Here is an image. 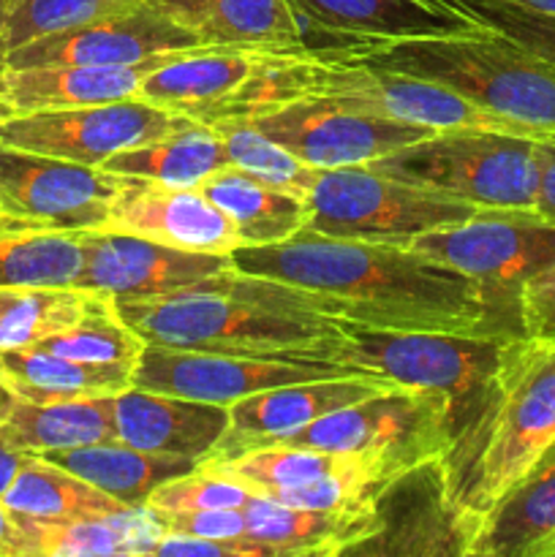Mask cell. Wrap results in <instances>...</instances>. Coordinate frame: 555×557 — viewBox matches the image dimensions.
Listing matches in <instances>:
<instances>
[{
  "label": "cell",
  "mask_w": 555,
  "mask_h": 557,
  "mask_svg": "<svg viewBox=\"0 0 555 557\" xmlns=\"http://www.w3.org/2000/svg\"><path fill=\"white\" fill-rule=\"evenodd\" d=\"M0 379L20 400L54 403L120 395L131 389L134 368L76 362L38 346L0 348Z\"/></svg>",
  "instance_id": "f1b7e54d"
},
{
  "label": "cell",
  "mask_w": 555,
  "mask_h": 557,
  "mask_svg": "<svg viewBox=\"0 0 555 557\" xmlns=\"http://www.w3.org/2000/svg\"><path fill=\"white\" fill-rule=\"evenodd\" d=\"M185 123L188 117L128 98L92 107L5 114L0 120V145L85 166H103L118 152L150 145Z\"/></svg>",
  "instance_id": "8fae6325"
},
{
  "label": "cell",
  "mask_w": 555,
  "mask_h": 557,
  "mask_svg": "<svg viewBox=\"0 0 555 557\" xmlns=\"http://www.w3.org/2000/svg\"><path fill=\"white\" fill-rule=\"evenodd\" d=\"M25 539V557H134L152 555L161 525L147 506L103 520L44 522L14 515Z\"/></svg>",
  "instance_id": "484cf974"
},
{
  "label": "cell",
  "mask_w": 555,
  "mask_h": 557,
  "mask_svg": "<svg viewBox=\"0 0 555 557\" xmlns=\"http://www.w3.org/2000/svg\"><path fill=\"white\" fill-rule=\"evenodd\" d=\"M555 555V449L479 517L471 557Z\"/></svg>",
  "instance_id": "cb8c5ba5"
},
{
  "label": "cell",
  "mask_w": 555,
  "mask_h": 557,
  "mask_svg": "<svg viewBox=\"0 0 555 557\" xmlns=\"http://www.w3.org/2000/svg\"><path fill=\"white\" fill-rule=\"evenodd\" d=\"M5 114H9V109H5V107H3V103H0V120H3V117H5Z\"/></svg>",
  "instance_id": "816d5d0a"
},
{
  "label": "cell",
  "mask_w": 555,
  "mask_h": 557,
  "mask_svg": "<svg viewBox=\"0 0 555 557\" xmlns=\"http://www.w3.org/2000/svg\"><path fill=\"white\" fill-rule=\"evenodd\" d=\"M346 58L435 82L542 139L555 136V63L490 27L365 44Z\"/></svg>",
  "instance_id": "3957f363"
},
{
  "label": "cell",
  "mask_w": 555,
  "mask_h": 557,
  "mask_svg": "<svg viewBox=\"0 0 555 557\" xmlns=\"http://www.w3.org/2000/svg\"><path fill=\"white\" fill-rule=\"evenodd\" d=\"M14 5H16V0H0V33H3V27H5V22H9Z\"/></svg>",
  "instance_id": "681fc988"
},
{
  "label": "cell",
  "mask_w": 555,
  "mask_h": 557,
  "mask_svg": "<svg viewBox=\"0 0 555 557\" xmlns=\"http://www.w3.org/2000/svg\"><path fill=\"white\" fill-rule=\"evenodd\" d=\"M120 174L0 145V212L60 232H96L107 221Z\"/></svg>",
  "instance_id": "5bb4252c"
},
{
  "label": "cell",
  "mask_w": 555,
  "mask_h": 557,
  "mask_svg": "<svg viewBox=\"0 0 555 557\" xmlns=\"http://www.w3.org/2000/svg\"><path fill=\"white\" fill-rule=\"evenodd\" d=\"M152 520L163 533L196 539H243L245 511L243 509H201V511H152Z\"/></svg>",
  "instance_id": "60d3db41"
},
{
  "label": "cell",
  "mask_w": 555,
  "mask_h": 557,
  "mask_svg": "<svg viewBox=\"0 0 555 557\" xmlns=\"http://www.w3.org/2000/svg\"><path fill=\"white\" fill-rule=\"evenodd\" d=\"M308 25L354 44L457 36L479 22L455 0H292Z\"/></svg>",
  "instance_id": "d6986e66"
},
{
  "label": "cell",
  "mask_w": 555,
  "mask_h": 557,
  "mask_svg": "<svg viewBox=\"0 0 555 557\" xmlns=\"http://www.w3.org/2000/svg\"><path fill=\"white\" fill-rule=\"evenodd\" d=\"M14 403H16V395L3 384V379H0V422H5V417L11 413Z\"/></svg>",
  "instance_id": "7dc6e473"
},
{
  "label": "cell",
  "mask_w": 555,
  "mask_h": 557,
  "mask_svg": "<svg viewBox=\"0 0 555 557\" xmlns=\"http://www.w3.org/2000/svg\"><path fill=\"white\" fill-rule=\"evenodd\" d=\"M408 248L477 281L495 335L522 337L520 299L528 283L555 264V223L536 212L482 210L411 239Z\"/></svg>",
  "instance_id": "52a82bcc"
},
{
  "label": "cell",
  "mask_w": 555,
  "mask_h": 557,
  "mask_svg": "<svg viewBox=\"0 0 555 557\" xmlns=\"http://www.w3.org/2000/svg\"><path fill=\"white\" fill-rule=\"evenodd\" d=\"M341 375L365 373L321 359L226 357V354L183 351V348L145 343V351L136 359L131 386L185 397V400L212 403V406H234L256 392L305 384V381L341 379Z\"/></svg>",
  "instance_id": "7c38bea8"
},
{
  "label": "cell",
  "mask_w": 555,
  "mask_h": 557,
  "mask_svg": "<svg viewBox=\"0 0 555 557\" xmlns=\"http://www.w3.org/2000/svg\"><path fill=\"white\" fill-rule=\"evenodd\" d=\"M455 3H460L482 27H490L555 63V16L528 9L515 0H455Z\"/></svg>",
  "instance_id": "f35d334b"
},
{
  "label": "cell",
  "mask_w": 555,
  "mask_h": 557,
  "mask_svg": "<svg viewBox=\"0 0 555 557\" xmlns=\"http://www.w3.org/2000/svg\"><path fill=\"white\" fill-rule=\"evenodd\" d=\"M0 557H25V539L14 511L0 498Z\"/></svg>",
  "instance_id": "f6af8a7d"
},
{
  "label": "cell",
  "mask_w": 555,
  "mask_h": 557,
  "mask_svg": "<svg viewBox=\"0 0 555 557\" xmlns=\"http://www.w3.org/2000/svg\"><path fill=\"white\" fill-rule=\"evenodd\" d=\"M553 557H555V555H553Z\"/></svg>",
  "instance_id": "db71d44e"
},
{
  "label": "cell",
  "mask_w": 555,
  "mask_h": 557,
  "mask_svg": "<svg viewBox=\"0 0 555 557\" xmlns=\"http://www.w3.org/2000/svg\"><path fill=\"white\" fill-rule=\"evenodd\" d=\"M522 337L555 348V264L533 277L520 299Z\"/></svg>",
  "instance_id": "b9f144b4"
},
{
  "label": "cell",
  "mask_w": 555,
  "mask_h": 557,
  "mask_svg": "<svg viewBox=\"0 0 555 557\" xmlns=\"http://www.w3.org/2000/svg\"><path fill=\"white\" fill-rule=\"evenodd\" d=\"M38 348L76 359V362L128 364V368H136V359L145 351V341L120 319L118 299H109L103 308L87 315L82 324L38 343Z\"/></svg>",
  "instance_id": "8d00e7d4"
},
{
  "label": "cell",
  "mask_w": 555,
  "mask_h": 557,
  "mask_svg": "<svg viewBox=\"0 0 555 557\" xmlns=\"http://www.w3.org/2000/svg\"><path fill=\"white\" fill-rule=\"evenodd\" d=\"M515 3L528 5V9L533 11H542V14L547 16H555V0H515Z\"/></svg>",
  "instance_id": "c3c4849f"
},
{
  "label": "cell",
  "mask_w": 555,
  "mask_h": 557,
  "mask_svg": "<svg viewBox=\"0 0 555 557\" xmlns=\"http://www.w3.org/2000/svg\"><path fill=\"white\" fill-rule=\"evenodd\" d=\"M386 386L392 384L379 375H341V379H319L256 392L229 406L232 424L205 462L232 460L243 451L261 449L270 441L319 422L321 417L379 395Z\"/></svg>",
  "instance_id": "ac0fdd59"
},
{
  "label": "cell",
  "mask_w": 555,
  "mask_h": 557,
  "mask_svg": "<svg viewBox=\"0 0 555 557\" xmlns=\"http://www.w3.org/2000/svg\"><path fill=\"white\" fill-rule=\"evenodd\" d=\"M370 169L455 196L479 210L533 212L539 139L479 128L435 131L379 158Z\"/></svg>",
  "instance_id": "8992f818"
},
{
  "label": "cell",
  "mask_w": 555,
  "mask_h": 557,
  "mask_svg": "<svg viewBox=\"0 0 555 557\" xmlns=\"http://www.w3.org/2000/svg\"><path fill=\"white\" fill-rule=\"evenodd\" d=\"M114 299L87 288H22L11 294L0 315V348H30L71 326Z\"/></svg>",
  "instance_id": "e575fe53"
},
{
  "label": "cell",
  "mask_w": 555,
  "mask_h": 557,
  "mask_svg": "<svg viewBox=\"0 0 555 557\" xmlns=\"http://www.w3.org/2000/svg\"><path fill=\"white\" fill-rule=\"evenodd\" d=\"M267 446L365 455L379 460L395 476L430 457L449 455L455 446V419L449 400L439 392L392 384L379 395L321 417L319 422Z\"/></svg>",
  "instance_id": "9c48e42d"
},
{
  "label": "cell",
  "mask_w": 555,
  "mask_h": 557,
  "mask_svg": "<svg viewBox=\"0 0 555 557\" xmlns=\"http://www.w3.org/2000/svg\"><path fill=\"white\" fill-rule=\"evenodd\" d=\"M205 47L261 54H303V20L292 0H147Z\"/></svg>",
  "instance_id": "44dd1931"
},
{
  "label": "cell",
  "mask_w": 555,
  "mask_h": 557,
  "mask_svg": "<svg viewBox=\"0 0 555 557\" xmlns=\"http://www.w3.org/2000/svg\"><path fill=\"white\" fill-rule=\"evenodd\" d=\"M555 446V348L517 341L482 438L452 479L457 500L482 517Z\"/></svg>",
  "instance_id": "5b68a950"
},
{
  "label": "cell",
  "mask_w": 555,
  "mask_h": 557,
  "mask_svg": "<svg viewBox=\"0 0 555 557\" xmlns=\"http://www.w3.org/2000/svg\"><path fill=\"white\" fill-rule=\"evenodd\" d=\"M229 166L221 134L210 123L190 120L172 134L118 152L101 169L120 177L152 180L174 188H199L212 172Z\"/></svg>",
  "instance_id": "1f68e13d"
},
{
  "label": "cell",
  "mask_w": 555,
  "mask_h": 557,
  "mask_svg": "<svg viewBox=\"0 0 555 557\" xmlns=\"http://www.w3.org/2000/svg\"><path fill=\"white\" fill-rule=\"evenodd\" d=\"M205 44L183 25L141 0L136 9L107 20L87 22L71 30L52 33L11 49L0 58V69L33 65H136L163 52H185Z\"/></svg>",
  "instance_id": "9a60e30c"
},
{
  "label": "cell",
  "mask_w": 555,
  "mask_h": 557,
  "mask_svg": "<svg viewBox=\"0 0 555 557\" xmlns=\"http://www.w3.org/2000/svg\"><path fill=\"white\" fill-rule=\"evenodd\" d=\"M96 232L131 234L194 253L232 256L243 245L234 223L201 188H174L139 177H120L107 221Z\"/></svg>",
  "instance_id": "e0dca14e"
},
{
  "label": "cell",
  "mask_w": 555,
  "mask_h": 557,
  "mask_svg": "<svg viewBox=\"0 0 555 557\" xmlns=\"http://www.w3.org/2000/svg\"><path fill=\"white\" fill-rule=\"evenodd\" d=\"M337 330L341 337L326 357L330 362L408 389L439 392L449 400L455 446L444 462L455 479L488 428L511 348L522 337L379 330L346 319H337Z\"/></svg>",
  "instance_id": "7a4b0ae2"
},
{
  "label": "cell",
  "mask_w": 555,
  "mask_h": 557,
  "mask_svg": "<svg viewBox=\"0 0 555 557\" xmlns=\"http://www.w3.org/2000/svg\"><path fill=\"white\" fill-rule=\"evenodd\" d=\"M118 310L145 343L226 357L330 362L326 357L341 337L337 319L272 310L199 288L169 297L118 299Z\"/></svg>",
  "instance_id": "277c9868"
},
{
  "label": "cell",
  "mask_w": 555,
  "mask_h": 557,
  "mask_svg": "<svg viewBox=\"0 0 555 557\" xmlns=\"http://www.w3.org/2000/svg\"><path fill=\"white\" fill-rule=\"evenodd\" d=\"M199 188L234 223L243 245L283 243L308 226L305 196L264 183L237 166L218 169Z\"/></svg>",
  "instance_id": "4316f807"
},
{
  "label": "cell",
  "mask_w": 555,
  "mask_h": 557,
  "mask_svg": "<svg viewBox=\"0 0 555 557\" xmlns=\"http://www.w3.org/2000/svg\"><path fill=\"white\" fill-rule=\"evenodd\" d=\"M85 272L79 234L0 212V288H71Z\"/></svg>",
  "instance_id": "4dcf8cb0"
},
{
  "label": "cell",
  "mask_w": 555,
  "mask_h": 557,
  "mask_svg": "<svg viewBox=\"0 0 555 557\" xmlns=\"http://www.w3.org/2000/svg\"><path fill=\"white\" fill-rule=\"evenodd\" d=\"M38 457L85 479L87 484L123 506H145L147 498L169 479L199 468V460H190V457L152 455V451L134 449L123 441H103V444L79 446V449L47 451Z\"/></svg>",
  "instance_id": "83f0119b"
},
{
  "label": "cell",
  "mask_w": 555,
  "mask_h": 557,
  "mask_svg": "<svg viewBox=\"0 0 555 557\" xmlns=\"http://www.w3.org/2000/svg\"><path fill=\"white\" fill-rule=\"evenodd\" d=\"M3 504L14 515L44 522L103 520L134 509L38 455H27V460L22 462L14 482L3 493Z\"/></svg>",
  "instance_id": "d6a6232c"
},
{
  "label": "cell",
  "mask_w": 555,
  "mask_h": 557,
  "mask_svg": "<svg viewBox=\"0 0 555 557\" xmlns=\"http://www.w3.org/2000/svg\"><path fill=\"white\" fill-rule=\"evenodd\" d=\"M232 424L229 406L185 400L161 392L131 389L114 395L118 441L152 455L205 462Z\"/></svg>",
  "instance_id": "ffe728a7"
},
{
  "label": "cell",
  "mask_w": 555,
  "mask_h": 557,
  "mask_svg": "<svg viewBox=\"0 0 555 557\" xmlns=\"http://www.w3.org/2000/svg\"><path fill=\"white\" fill-rule=\"evenodd\" d=\"M250 500V493L237 482L215 476L205 468H194L177 479L156 490L147 498V509L152 511H201V509H243Z\"/></svg>",
  "instance_id": "ab89813d"
},
{
  "label": "cell",
  "mask_w": 555,
  "mask_h": 557,
  "mask_svg": "<svg viewBox=\"0 0 555 557\" xmlns=\"http://www.w3.org/2000/svg\"><path fill=\"white\" fill-rule=\"evenodd\" d=\"M212 128L221 134L223 152H226L229 166H237L264 183L278 185L292 194L308 196L310 183L316 177V169L299 161L297 156L272 141L261 131H256L248 120L243 117H223L212 120Z\"/></svg>",
  "instance_id": "d590c367"
},
{
  "label": "cell",
  "mask_w": 555,
  "mask_h": 557,
  "mask_svg": "<svg viewBox=\"0 0 555 557\" xmlns=\"http://www.w3.org/2000/svg\"><path fill=\"white\" fill-rule=\"evenodd\" d=\"M156 557H275L267 544L254 539H196L180 533H161Z\"/></svg>",
  "instance_id": "7bdbcfd3"
},
{
  "label": "cell",
  "mask_w": 555,
  "mask_h": 557,
  "mask_svg": "<svg viewBox=\"0 0 555 557\" xmlns=\"http://www.w3.org/2000/svg\"><path fill=\"white\" fill-rule=\"evenodd\" d=\"M553 449H555V446H553ZM553 449H550V451H553Z\"/></svg>",
  "instance_id": "f5cc1de1"
},
{
  "label": "cell",
  "mask_w": 555,
  "mask_h": 557,
  "mask_svg": "<svg viewBox=\"0 0 555 557\" xmlns=\"http://www.w3.org/2000/svg\"><path fill=\"white\" fill-rule=\"evenodd\" d=\"M373 531L351 557H471L479 517L457 500L444 457L395 473L370 500Z\"/></svg>",
  "instance_id": "30bf717a"
},
{
  "label": "cell",
  "mask_w": 555,
  "mask_h": 557,
  "mask_svg": "<svg viewBox=\"0 0 555 557\" xmlns=\"http://www.w3.org/2000/svg\"><path fill=\"white\" fill-rule=\"evenodd\" d=\"M25 460H27V451L16 449V446L9 444V438L0 433V498H3V493L9 490V484L14 482L16 471H20Z\"/></svg>",
  "instance_id": "bcb514c9"
},
{
  "label": "cell",
  "mask_w": 555,
  "mask_h": 557,
  "mask_svg": "<svg viewBox=\"0 0 555 557\" xmlns=\"http://www.w3.org/2000/svg\"><path fill=\"white\" fill-rule=\"evenodd\" d=\"M85 272L76 288L112 294L114 299H152L188 292L234 270L232 256L194 253L114 232H82Z\"/></svg>",
  "instance_id": "2e32d148"
},
{
  "label": "cell",
  "mask_w": 555,
  "mask_h": 557,
  "mask_svg": "<svg viewBox=\"0 0 555 557\" xmlns=\"http://www.w3.org/2000/svg\"><path fill=\"white\" fill-rule=\"evenodd\" d=\"M365 462L381 466L379 460L365 455H341V451L305 449V446H267V449L243 451V455L232 457V460L199 462V466L205 471L215 473V476L237 482L250 495L270 498V495L281 493V490L299 487V484L316 482V479L354 471V468L365 466Z\"/></svg>",
  "instance_id": "836d02e7"
},
{
  "label": "cell",
  "mask_w": 555,
  "mask_h": 557,
  "mask_svg": "<svg viewBox=\"0 0 555 557\" xmlns=\"http://www.w3.org/2000/svg\"><path fill=\"white\" fill-rule=\"evenodd\" d=\"M243 120L313 169L370 166L379 158L435 134L433 128L395 123L321 98H297Z\"/></svg>",
  "instance_id": "4fadbf2b"
},
{
  "label": "cell",
  "mask_w": 555,
  "mask_h": 557,
  "mask_svg": "<svg viewBox=\"0 0 555 557\" xmlns=\"http://www.w3.org/2000/svg\"><path fill=\"white\" fill-rule=\"evenodd\" d=\"M259 54L232 47L188 49L150 71L136 98L180 117L205 120L248 85Z\"/></svg>",
  "instance_id": "603a6c76"
},
{
  "label": "cell",
  "mask_w": 555,
  "mask_h": 557,
  "mask_svg": "<svg viewBox=\"0 0 555 557\" xmlns=\"http://www.w3.org/2000/svg\"><path fill=\"white\" fill-rule=\"evenodd\" d=\"M234 270L321 294L337 319L379 330L495 335L477 281L408 245L297 232L272 245H243Z\"/></svg>",
  "instance_id": "6da1fadb"
},
{
  "label": "cell",
  "mask_w": 555,
  "mask_h": 557,
  "mask_svg": "<svg viewBox=\"0 0 555 557\" xmlns=\"http://www.w3.org/2000/svg\"><path fill=\"white\" fill-rule=\"evenodd\" d=\"M245 536L267 544L275 557H343L373 531L370 506L354 511H313L250 495Z\"/></svg>",
  "instance_id": "d4e9b609"
},
{
  "label": "cell",
  "mask_w": 555,
  "mask_h": 557,
  "mask_svg": "<svg viewBox=\"0 0 555 557\" xmlns=\"http://www.w3.org/2000/svg\"><path fill=\"white\" fill-rule=\"evenodd\" d=\"M139 3L141 0H16L0 33V58L27 41L123 14Z\"/></svg>",
  "instance_id": "74e56055"
},
{
  "label": "cell",
  "mask_w": 555,
  "mask_h": 557,
  "mask_svg": "<svg viewBox=\"0 0 555 557\" xmlns=\"http://www.w3.org/2000/svg\"><path fill=\"white\" fill-rule=\"evenodd\" d=\"M533 212L555 223V136L539 139V194Z\"/></svg>",
  "instance_id": "ee69618b"
},
{
  "label": "cell",
  "mask_w": 555,
  "mask_h": 557,
  "mask_svg": "<svg viewBox=\"0 0 555 557\" xmlns=\"http://www.w3.org/2000/svg\"><path fill=\"white\" fill-rule=\"evenodd\" d=\"M0 433L27 455L118 441L114 397H74L54 403H30L16 397L5 422H0Z\"/></svg>",
  "instance_id": "f546056e"
},
{
  "label": "cell",
  "mask_w": 555,
  "mask_h": 557,
  "mask_svg": "<svg viewBox=\"0 0 555 557\" xmlns=\"http://www.w3.org/2000/svg\"><path fill=\"white\" fill-rule=\"evenodd\" d=\"M11 288H0V315H3V310H5V305H9V299H11Z\"/></svg>",
  "instance_id": "f907efd6"
},
{
  "label": "cell",
  "mask_w": 555,
  "mask_h": 557,
  "mask_svg": "<svg viewBox=\"0 0 555 557\" xmlns=\"http://www.w3.org/2000/svg\"><path fill=\"white\" fill-rule=\"evenodd\" d=\"M188 52V49H185ZM180 52H163L136 65H33L0 69V103L9 114L128 101L141 79Z\"/></svg>",
  "instance_id": "7402d4cb"
},
{
  "label": "cell",
  "mask_w": 555,
  "mask_h": 557,
  "mask_svg": "<svg viewBox=\"0 0 555 557\" xmlns=\"http://www.w3.org/2000/svg\"><path fill=\"white\" fill-rule=\"evenodd\" d=\"M308 232L335 239L408 245L422 234L482 212L455 196L395 180L370 166L316 169L308 188Z\"/></svg>",
  "instance_id": "ba28073f"
}]
</instances>
